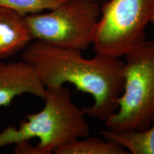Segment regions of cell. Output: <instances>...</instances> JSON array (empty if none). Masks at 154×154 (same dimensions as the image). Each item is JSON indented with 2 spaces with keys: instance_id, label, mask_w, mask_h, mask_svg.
<instances>
[{
  "instance_id": "1",
  "label": "cell",
  "mask_w": 154,
  "mask_h": 154,
  "mask_svg": "<svg viewBox=\"0 0 154 154\" xmlns=\"http://www.w3.org/2000/svg\"><path fill=\"white\" fill-rule=\"evenodd\" d=\"M22 60L33 67L46 88L69 83L94 98L86 115L104 122L117 111V99L124 89V61L96 54L85 59L82 51L38 41L23 50Z\"/></svg>"
},
{
  "instance_id": "2",
  "label": "cell",
  "mask_w": 154,
  "mask_h": 154,
  "mask_svg": "<svg viewBox=\"0 0 154 154\" xmlns=\"http://www.w3.org/2000/svg\"><path fill=\"white\" fill-rule=\"evenodd\" d=\"M44 106L26 116L18 128L9 126L0 132V148L38 138L36 154H51L58 148L89 135L84 109L73 103L72 93L64 86L46 88Z\"/></svg>"
},
{
  "instance_id": "3",
  "label": "cell",
  "mask_w": 154,
  "mask_h": 154,
  "mask_svg": "<svg viewBox=\"0 0 154 154\" xmlns=\"http://www.w3.org/2000/svg\"><path fill=\"white\" fill-rule=\"evenodd\" d=\"M124 57L119 108L104 124L110 130L143 131L154 124V41H145Z\"/></svg>"
},
{
  "instance_id": "4",
  "label": "cell",
  "mask_w": 154,
  "mask_h": 154,
  "mask_svg": "<svg viewBox=\"0 0 154 154\" xmlns=\"http://www.w3.org/2000/svg\"><path fill=\"white\" fill-rule=\"evenodd\" d=\"M101 7L92 0H67L46 14L25 16L32 38L84 51L94 41Z\"/></svg>"
},
{
  "instance_id": "5",
  "label": "cell",
  "mask_w": 154,
  "mask_h": 154,
  "mask_svg": "<svg viewBox=\"0 0 154 154\" xmlns=\"http://www.w3.org/2000/svg\"><path fill=\"white\" fill-rule=\"evenodd\" d=\"M154 0H110L101 7L92 44L96 54L120 58L146 41Z\"/></svg>"
},
{
  "instance_id": "6",
  "label": "cell",
  "mask_w": 154,
  "mask_h": 154,
  "mask_svg": "<svg viewBox=\"0 0 154 154\" xmlns=\"http://www.w3.org/2000/svg\"><path fill=\"white\" fill-rule=\"evenodd\" d=\"M30 94L44 99L46 88L33 67L24 61H0V107L7 106L17 96Z\"/></svg>"
},
{
  "instance_id": "7",
  "label": "cell",
  "mask_w": 154,
  "mask_h": 154,
  "mask_svg": "<svg viewBox=\"0 0 154 154\" xmlns=\"http://www.w3.org/2000/svg\"><path fill=\"white\" fill-rule=\"evenodd\" d=\"M32 39L25 16L0 6V61L24 50Z\"/></svg>"
},
{
  "instance_id": "8",
  "label": "cell",
  "mask_w": 154,
  "mask_h": 154,
  "mask_svg": "<svg viewBox=\"0 0 154 154\" xmlns=\"http://www.w3.org/2000/svg\"><path fill=\"white\" fill-rule=\"evenodd\" d=\"M99 133L105 139L122 146L129 153L154 154V124L143 131H119L106 128Z\"/></svg>"
},
{
  "instance_id": "9",
  "label": "cell",
  "mask_w": 154,
  "mask_h": 154,
  "mask_svg": "<svg viewBox=\"0 0 154 154\" xmlns=\"http://www.w3.org/2000/svg\"><path fill=\"white\" fill-rule=\"evenodd\" d=\"M56 154H128L119 144L105 139L91 137L84 140H74L60 146Z\"/></svg>"
},
{
  "instance_id": "10",
  "label": "cell",
  "mask_w": 154,
  "mask_h": 154,
  "mask_svg": "<svg viewBox=\"0 0 154 154\" xmlns=\"http://www.w3.org/2000/svg\"><path fill=\"white\" fill-rule=\"evenodd\" d=\"M67 0H0V6L16 11L24 16L56 8Z\"/></svg>"
},
{
  "instance_id": "11",
  "label": "cell",
  "mask_w": 154,
  "mask_h": 154,
  "mask_svg": "<svg viewBox=\"0 0 154 154\" xmlns=\"http://www.w3.org/2000/svg\"><path fill=\"white\" fill-rule=\"evenodd\" d=\"M150 22L153 23V24H154V5H153V11H152V14H151V19H150Z\"/></svg>"
},
{
  "instance_id": "12",
  "label": "cell",
  "mask_w": 154,
  "mask_h": 154,
  "mask_svg": "<svg viewBox=\"0 0 154 154\" xmlns=\"http://www.w3.org/2000/svg\"><path fill=\"white\" fill-rule=\"evenodd\" d=\"M92 1H96V0H92Z\"/></svg>"
}]
</instances>
